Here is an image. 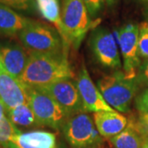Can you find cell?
<instances>
[{
	"label": "cell",
	"instance_id": "obj_19",
	"mask_svg": "<svg viewBox=\"0 0 148 148\" xmlns=\"http://www.w3.org/2000/svg\"><path fill=\"white\" fill-rule=\"evenodd\" d=\"M20 132V129L11 122L8 117L6 116L0 122V146L8 148L11 139Z\"/></svg>",
	"mask_w": 148,
	"mask_h": 148
},
{
	"label": "cell",
	"instance_id": "obj_30",
	"mask_svg": "<svg viewBox=\"0 0 148 148\" xmlns=\"http://www.w3.org/2000/svg\"><path fill=\"white\" fill-rule=\"evenodd\" d=\"M146 16H147V18L148 20V8L146 9Z\"/></svg>",
	"mask_w": 148,
	"mask_h": 148
},
{
	"label": "cell",
	"instance_id": "obj_8",
	"mask_svg": "<svg viewBox=\"0 0 148 148\" xmlns=\"http://www.w3.org/2000/svg\"><path fill=\"white\" fill-rule=\"evenodd\" d=\"M139 26L128 23L118 32L120 53L123 62V72L129 77H137L141 61L138 50Z\"/></svg>",
	"mask_w": 148,
	"mask_h": 148
},
{
	"label": "cell",
	"instance_id": "obj_14",
	"mask_svg": "<svg viewBox=\"0 0 148 148\" xmlns=\"http://www.w3.org/2000/svg\"><path fill=\"white\" fill-rule=\"evenodd\" d=\"M94 122L101 137L110 138L116 136L128 125L127 118L117 111H100L94 113Z\"/></svg>",
	"mask_w": 148,
	"mask_h": 148
},
{
	"label": "cell",
	"instance_id": "obj_17",
	"mask_svg": "<svg viewBox=\"0 0 148 148\" xmlns=\"http://www.w3.org/2000/svg\"><path fill=\"white\" fill-rule=\"evenodd\" d=\"M36 3L38 10L41 14V16L53 24L54 27L58 30V32H59L60 36L63 38L65 43L64 27L61 19V8L59 4V0H40L37 1Z\"/></svg>",
	"mask_w": 148,
	"mask_h": 148
},
{
	"label": "cell",
	"instance_id": "obj_4",
	"mask_svg": "<svg viewBox=\"0 0 148 148\" xmlns=\"http://www.w3.org/2000/svg\"><path fill=\"white\" fill-rule=\"evenodd\" d=\"M61 19L66 45L77 48L91 27V17L82 0H63Z\"/></svg>",
	"mask_w": 148,
	"mask_h": 148
},
{
	"label": "cell",
	"instance_id": "obj_27",
	"mask_svg": "<svg viewBox=\"0 0 148 148\" xmlns=\"http://www.w3.org/2000/svg\"><path fill=\"white\" fill-rule=\"evenodd\" d=\"M118 1H119V0H105V2L106 3V4H107L108 6H110V7L114 5Z\"/></svg>",
	"mask_w": 148,
	"mask_h": 148
},
{
	"label": "cell",
	"instance_id": "obj_15",
	"mask_svg": "<svg viewBox=\"0 0 148 148\" xmlns=\"http://www.w3.org/2000/svg\"><path fill=\"white\" fill-rule=\"evenodd\" d=\"M32 21L12 9L0 3V35L8 37L18 36L19 33Z\"/></svg>",
	"mask_w": 148,
	"mask_h": 148
},
{
	"label": "cell",
	"instance_id": "obj_18",
	"mask_svg": "<svg viewBox=\"0 0 148 148\" xmlns=\"http://www.w3.org/2000/svg\"><path fill=\"white\" fill-rule=\"evenodd\" d=\"M11 122L19 127H30L40 126L34 112L28 104H22L7 112Z\"/></svg>",
	"mask_w": 148,
	"mask_h": 148
},
{
	"label": "cell",
	"instance_id": "obj_3",
	"mask_svg": "<svg viewBox=\"0 0 148 148\" xmlns=\"http://www.w3.org/2000/svg\"><path fill=\"white\" fill-rule=\"evenodd\" d=\"M18 37L29 52L61 53L67 50V45L58 30L41 21L32 20Z\"/></svg>",
	"mask_w": 148,
	"mask_h": 148
},
{
	"label": "cell",
	"instance_id": "obj_24",
	"mask_svg": "<svg viewBox=\"0 0 148 148\" xmlns=\"http://www.w3.org/2000/svg\"><path fill=\"white\" fill-rule=\"evenodd\" d=\"M136 124L141 133L145 138H148V114H141L136 121Z\"/></svg>",
	"mask_w": 148,
	"mask_h": 148
},
{
	"label": "cell",
	"instance_id": "obj_29",
	"mask_svg": "<svg viewBox=\"0 0 148 148\" xmlns=\"http://www.w3.org/2000/svg\"><path fill=\"white\" fill-rule=\"evenodd\" d=\"M138 1H140L142 3H147L148 4V0H138Z\"/></svg>",
	"mask_w": 148,
	"mask_h": 148
},
{
	"label": "cell",
	"instance_id": "obj_7",
	"mask_svg": "<svg viewBox=\"0 0 148 148\" xmlns=\"http://www.w3.org/2000/svg\"><path fill=\"white\" fill-rule=\"evenodd\" d=\"M89 46L97 64L105 69L119 70L121 68V58L116 40L110 31L99 27L90 34Z\"/></svg>",
	"mask_w": 148,
	"mask_h": 148
},
{
	"label": "cell",
	"instance_id": "obj_20",
	"mask_svg": "<svg viewBox=\"0 0 148 148\" xmlns=\"http://www.w3.org/2000/svg\"><path fill=\"white\" fill-rule=\"evenodd\" d=\"M0 3L17 10L35 12L38 9L36 0H0Z\"/></svg>",
	"mask_w": 148,
	"mask_h": 148
},
{
	"label": "cell",
	"instance_id": "obj_2",
	"mask_svg": "<svg viewBox=\"0 0 148 148\" xmlns=\"http://www.w3.org/2000/svg\"><path fill=\"white\" fill-rule=\"evenodd\" d=\"M139 84L138 77H129L124 72L117 70L101 77L97 86L113 109L126 113L130 110L132 100L139 90Z\"/></svg>",
	"mask_w": 148,
	"mask_h": 148
},
{
	"label": "cell",
	"instance_id": "obj_26",
	"mask_svg": "<svg viewBox=\"0 0 148 148\" xmlns=\"http://www.w3.org/2000/svg\"><path fill=\"white\" fill-rule=\"evenodd\" d=\"M7 116V110L3 103L0 100V122L2 121Z\"/></svg>",
	"mask_w": 148,
	"mask_h": 148
},
{
	"label": "cell",
	"instance_id": "obj_31",
	"mask_svg": "<svg viewBox=\"0 0 148 148\" xmlns=\"http://www.w3.org/2000/svg\"><path fill=\"white\" fill-rule=\"evenodd\" d=\"M0 66H2V64H1V62H0Z\"/></svg>",
	"mask_w": 148,
	"mask_h": 148
},
{
	"label": "cell",
	"instance_id": "obj_12",
	"mask_svg": "<svg viewBox=\"0 0 148 148\" xmlns=\"http://www.w3.org/2000/svg\"><path fill=\"white\" fill-rule=\"evenodd\" d=\"M30 53L23 45L7 42L0 45V62L6 71L21 80L29 61Z\"/></svg>",
	"mask_w": 148,
	"mask_h": 148
},
{
	"label": "cell",
	"instance_id": "obj_21",
	"mask_svg": "<svg viewBox=\"0 0 148 148\" xmlns=\"http://www.w3.org/2000/svg\"><path fill=\"white\" fill-rule=\"evenodd\" d=\"M138 50L140 56L148 59V22L147 21L139 25Z\"/></svg>",
	"mask_w": 148,
	"mask_h": 148
},
{
	"label": "cell",
	"instance_id": "obj_32",
	"mask_svg": "<svg viewBox=\"0 0 148 148\" xmlns=\"http://www.w3.org/2000/svg\"><path fill=\"white\" fill-rule=\"evenodd\" d=\"M36 2H37V1H40V0H36Z\"/></svg>",
	"mask_w": 148,
	"mask_h": 148
},
{
	"label": "cell",
	"instance_id": "obj_25",
	"mask_svg": "<svg viewBox=\"0 0 148 148\" xmlns=\"http://www.w3.org/2000/svg\"><path fill=\"white\" fill-rule=\"evenodd\" d=\"M137 77L139 83H145L148 85V59H145L140 64Z\"/></svg>",
	"mask_w": 148,
	"mask_h": 148
},
{
	"label": "cell",
	"instance_id": "obj_6",
	"mask_svg": "<svg viewBox=\"0 0 148 148\" xmlns=\"http://www.w3.org/2000/svg\"><path fill=\"white\" fill-rule=\"evenodd\" d=\"M62 129L72 148H99L102 143L95 122L85 112L69 118Z\"/></svg>",
	"mask_w": 148,
	"mask_h": 148
},
{
	"label": "cell",
	"instance_id": "obj_10",
	"mask_svg": "<svg viewBox=\"0 0 148 148\" xmlns=\"http://www.w3.org/2000/svg\"><path fill=\"white\" fill-rule=\"evenodd\" d=\"M77 86L85 112L116 111L104 99L98 86L94 84L87 69L82 66L77 79Z\"/></svg>",
	"mask_w": 148,
	"mask_h": 148
},
{
	"label": "cell",
	"instance_id": "obj_16",
	"mask_svg": "<svg viewBox=\"0 0 148 148\" xmlns=\"http://www.w3.org/2000/svg\"><path fill=\"white\" fill-rule=\"evenodd\" d=\"M145 138L138 130L136 122L129 120L127 127L109 138V141L114 148H142Z\"/></svg>",
	"mask_w": 148,
	"mask_h": 148
},
{
	"label": "cell",
	"instance_id": "obj_1",
	"mask_svg": "<svg viewBox=\"0 0 148 148\" xmlns=\"http://www.w3.org/2000/svg\"><path fill=\"white\" fill-rule=\"evenodd\" d=\"M29 53V61L21 77V81L27 87H44L74 77L66 53Z\"/></svg>",
	"mask_w": 148,
	"mask_h": 148
},
{
	"label": "cell",
	"instance_id": "obj_13",
	"mask_svg": "<svg viewBox=\"0 0 148 148\" xmlns=\"http://www.w3.org/2000/svg\"><path fill=\"white\" fill-rule=\"evenodd\" d=\"M8 148H67L58 136L52 132L33 130L20 132L12 138Z\"/></svg>",
	"mask_w": 148,
	"mask_h": 148
},
{
	"label": "cell",
	"instance_id": "obj_22",
	"mask_svg": "<svg viewBox=\"0 0 148 148\" xmlns=\"http://www.w3.org/2000/svg\"><path fill=\"white\" fill-rule=\"evenodd\" d=\"M87 8L89 15L92 17H95L101 12L105 4V0H82Z\"/></svg>",
	"mask_w": 148,
	"mask_h": 148
},
{
	"label": "cell",
	"instance_id": "obj_9",
	"mask_svg": "<svg viewBox=\"0 0 148 148\" xmlns=\"http://www.w3.org/2000/svg\"><path fill=\"white\" fill-rule=\"evenodd\" d=\"M40 88L45 90L70 117L85 112L77 82L72 79L60 80Z\"/></svg>",
	"mask_w": 148,
	"mask_h": 148
},
{
	"label": "cell",
	"instance_id": "obj_5",
	"mask_svg": "<svg viewBox=\"0 0 148 148\" xmlns=\"http://www.w3.org/2000/svg\"><path fill=\"white\" fill-rule=\"evenodd\" d=\"M27 92L28 105L34 112L39 125L53 129L63 128L70 118L64 109L41 88L27 87Z\"/></svg>",
	"mask_w": 148,
	"mask_h": 148
},
{
	"label": "cell",
	"instance_id": "obj_23",
	"mask_svg": "<svg viewBox=\"0 0 148 148\" xmlns=\"http://www.w3.org/2000/svg\"><path fill=\"white\" fill-rule=\"evenodd\" d=\"M135 106L141 114H148V88L137 95Z\"/></svg>",
	"mask_w": 148,
	"mask_h": 148
},
{
	"label": "cell",
	"instance_id": "obj_28",
	"mask_svg": "<svg viewBox=\"0 0 148 148\" xmlns=\"http://www.w3.org/2000/svg\"><path fill=\"white\" fill-rule=\"evenodd\" d=\"M142 148H148V138H145L144 140V143H143V147Z\"/></svg>",
	"mask_w": 148,
	"mask_h": 148
},
{
	"label": "cell",
	"instance_id": "obj_11",
	"mask_svg": "<svg viewBox=\"0 0 148 148\" xmlns=\"http://www.w3.org/2000/svg\"><path fill=\"white\" fill-rule=\"evenodd\" d=\"M0 100L7 112L22 104H28L27 87L20 79L0 66Z\"/></svg>",
	"mask_w": 148,
	"mask_h": 148
}]
</instances>
